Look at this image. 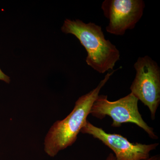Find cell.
<instances>
[{"label":"cell","instance_id":"6da1fadb","mask_svg":"<svg viewBox=\"0 0 160 160\" xmlns=\"http://www.w3.org/2000/svg\"><path fill=\"white\" fill-rule=\"evenodd\" d=\"M115 71L107 73L95 89L79 98L72 111L65 119L57 121L51 126L44 142V150L48 155L53 157L76 142L87 121L92 104Z\"/></svg>","mask_w":160,"mask_h":160},{"label":"cell","instance_id":"7a4b0ae2","mask_svg":"<svg viewBox=\"0 0 160 160\" xmlns=\"http://www.w3.org/2000/svg\"><path fill=\"white\" fill-rule=\"evenodd\" d=\"M61 30L77 38L87 52V65L99 73L112 70L120 60L119 51L109 40L106 39L101 26L79 19H66Z\"/></svg>","mask_w":160,"mask_h":160},{"label":"cell","instance_id":"3957f363","mask_svg":"<svg viewBox=\"0 0 160 160\" xmlns=\"http://www.w3.org/2000/svg\"><path fill=\"white\" fill-rule=\"evenodd\" d=\"M139 100L132 93L117 101L111 102L105 95H99L92 104L90 113L92 116L102 120L106 116L112 119L111 126L118 128L125 123H132L143 129L149 137L153 139L158 138L152 127L143 120L139 111Z\"/></svg>","mask_w":160,"mask_h":160},{"label":"cell","instance_id":"277c9868","mask_svg":"<svg viewBox=\"0 0 160 160\" xmlns=\"http://www.w3.org/2000/svg\"><path fill=\"white\" fill-rule=\"evenodd\" d=\"M135 77L131 93L149 108L152 120L155 119L160 103V68L148 56L139 57L135 63Z\"/></svg>","mask_w":160,"mask_h":160},{"label":"cell","instance_id":"5b68a950","mask_svg":"<svg viewBox=\"0 0 160 160\" xmlns=\"http://www.w3.org/2000/svg\"><path fill=\"white\" fill-rule=\"evenodd\" d=\"M80 132L91 135L109 147L114 153L115 160H145L150 157L159 143L143 144L130 142L126 138L117 133H107L87 120Z\"/></svg>","mask_w":160,"mask_h":160},{"label":"cell","instance_id":"8992f818","mask_svg":"<svg viewBox=\"0 0 160 160\" xmlns=\"http://www.w3.org/2000/svg\"><path fill=\"white\" fill-rule=\"evenodd\" d=\"M145 8L142 0H105L102 9L109 20L106 31L122 36L128 29H134L142 17Z\"/></svg>","mask_w":160,"mask_h":160},{"label":"cell","instance_id":"52a82bcc","mask_svg":"<svg viewBox=\"0 0 160 160\" xmlns=\"http://www.w3.org/2000/svg\"><path fill=\"white\" fill-rule=\"evenodd\" d=\"M106 160H115L114 154L112 153H109L106 158ZM145 160H160V156L158 154L155 155L150 157L149 158Z\"/></svg>","mask_w":160,"mask_h":160},{"label":"cell","instance_id":"ba28073f","mask_svg":"<svg viewBox=\"0 0 160 160\" xmlns=\"http://www.w3.org/2000/svg\"><path fill=\"white\" fill-rule=\"evenodd\" d=\"M0 80L4 81L8 84H9L10 82V78L4 73L1 69H0Z\"/></svg>","mask_w":160,"mask_h":160}]
</instances>
